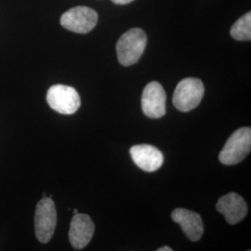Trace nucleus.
I'll list each match as a JSON object with an SVG mask.
<instances>
[{"label": "nucleus", "instance_id": "4", "mask_svg": "<svg viewBox=\"0 0 251 251\" xmlns=\"http://www.w3.org/2000/svg\"><path fill=\"white\" fill-rule=\"evenodd\" d=\"M57 225V212L51 198L44 197L36 205L35 232L37 240L48 243L53 236Z\"/></svg>", "mask_w": 251, "mask_h": 251}, {"label": "nucleus", "instance_id": "3", "mask_svg": "<svg viewBox=\"0 0 251 251\" xmlns=\"http://www.w3.org/2000/svg\"><path fill=\"white\" fill-rule=\"evenodd\" d=\"M205 87L198 78L180 81L174 90L172 102L180 112H189L198 107L204 97Z\"/></svg>", "mask_w": 251, "mask_h": 251}, {"label": "nucleus", "instance_id": "10", "mask_svg": "<svg viewBox=\"0 0 251 251\" xmlns=\"http://www.w3.org/2000/svg\"><path fill=\"white\" fill-rule=\"evenodd\" d=\"M94 233V225L87 214H75L69 229V241L75 250H82L90 242Z\"/></svg>", "mask_w": 251, "mask_h": 251}, {"label": "nucleus", "instance_id": "13", "mask_svg": "<svg viewBox=\"0 0 251 251\" xmlns=\"http://www.w3.org/2000/svg\"><path fill=\"white\" fill-rule=\"evenodd\" d=\"M111 1L117 5H126L133 2L134 0H111Z\"/></svg>", "mask_w": 251, "mask_h": 251}, {"label": "nucleus", "instance_id": "5", "mask_svg": "<svg viewBox=\"0 0 251 251\" xmlns=\"http://www.w3.org/2000/svg\"><path fill=\"white\" fill-rule=\"evenodd\" d=\"M46 100L50 107L62 115H73L80 108L78 92L65 85H55L50 88Z\"/></svg>", "mask_w": 251, "mask_h": 251}, {"label": "nucleus", "instance_id": "12", "mask_svg": "<svg viewBox=\"0 0 251 251\" xmlns=\"http://www.w3.org/2000/svg\"><path fill=\"white\" fill-rule=\"evenodd\" d=\"M231 36L235 40L247 41L251 39V13L249 11L241 18L238 19L232 28Z\"/></svg>", "mask_w": 251, "mask_h": 251}, {"label": "nucleus", "instance_id": "2", "mask_svg": "<svg viewBox=\"0 0 251 251\" xmlns=\"http://www.w3.org/2000/svg\"><path fill=\"white\" fill-rule=\"evenodd\" d=\"M251 129L242 127L230 136L219 154V160L226 166L236 165L243 161L251 152Z\"/></svg>", "mask_w": 251, "mask_h": 251}, {"label": "nucleus", "instance_id": "14", "mask_svg": "<svg viewBox=\"0 0 251 251\" xmlns=\"http://www.w3.org/2000/svg\"><path fill=\"white\" fill-rule=\"evenodd\" d=\"M157 251H172V249L170 248V247H168V246H164L162 248L157 249Z\"/></svg>", "mask_w": 251, "mask_h": 251}, {"label": "nucleus", "instance_id": "9", "mask_svg": "<svg viewBox=\"0 0 251 251\" xmlns=\"http://www.w3.org/2000/svg\"><path fill=\"white\" fill-rule=\"evenodd\" d=\"M216 208L230 225L241 222L248 213L246 201L236 193H229L223 196L218 200Z\"/></svg>", "mask_w": 251, "mask_h": 251}, {"label": "nucleus", "instance_id": "15", "mask_svg": "<svg viewBox=\"0 0 251 251\" xmlns=\"http://www.w3.org/2000/svg\"><path fill=\"white\" fill-rule=\"evenodd\" d=\"M73 213H74V215H75V214H77V213H78V210H77V209H74V210H73Z\"/></svg>", "mask_w": 251, "mask_h": 251}, {"label": "nucleus", "instance_id": "7", "mask_svg": "<svg viewBox=\"0 0 251 251\" xmlns=\"http://www.w3.org/2000/svg\"><path fill=\"white\" fill-rule=\"evenodd\" d=\"M167 95L161 84L152 81L148 83L142 95V109L150 118H160L166 114Z\"/></svg>", "mask_w": 251, "mask_h": 251}, {"label": "nucleus", "instance_id": "11", "mask_svg": "<svg viewBox=\"0 0 251 251\" xmlns=\"http://www.w3.org/2000/svg\"><path fill=\"white\" fill-rule=\"evenodd\" d=\"M173 222L179 224L183 233L191 241L197 242L204 233V225L198 213L184 208H176L171 212Z\"/></svg>", "mask_w": 251, "mask_h": 251}, {"label": "nucleus", "instance_id": "6", "mask_svg": "<svg viewBox=\"0 0 251 251\" xmlns=\"http://www.w3.org/2000/svg\"><path fill=\"white\" fill-rule=\"evenodd\" d=\"M98 14L88 7H75L64 12L61 17L63 28L77 34H87L96 26Z\"/></svg>", "mask_w": 251, "mask_h": 251}, {"label": "nucleus", "instance_id": "8", "mask_svg": "<svg viewBox=\"0 0 251 251\" xmlns=\"http://www.w3.org/2000/svg\"><path fill=\"white\" fill-rule=\"evenodd\" d=\"M129 152L136 166L146 172H153L159 170L164 163L163 153L152 145H134L130 148Z\"/></svg>", "mask_w": 251, "mask_h": 251}, {"label": "nucleus", "instance_id": "1", "mask_svg": "<svg viewBox=\"0 0 251 251\" xmlns=\"http://www.w3.org/2000/svg\"><path fill=\"white\" fill-rule=\"evenodd\" d=\"M147 36L140 28H133L124 33L117 43L118 62L123 66L138 63L144 54Z\"/></svg>", "mask_w": 251, "mask_h": 251}]
</instances>
